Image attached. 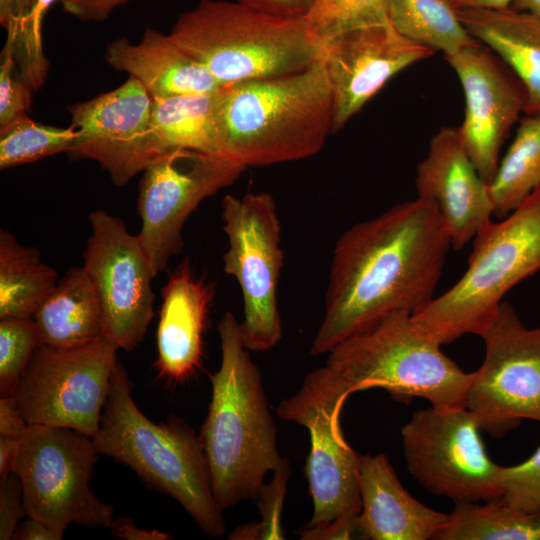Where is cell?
Wrapping results in <instances>:
<instances>
[{
    "instance_id": "1",
    "label": "cell",
    "mask_w": 540,
    "mask_h": 540,
    "mask_svg": "<svg viewBox=\"0 0 540 540\" xmlns=\"http://www.w3.org/2000/svg\"><path fill=\"white\" fill-rule=\"evenodd\" d=\"M450 248L435 204L419 197L351 226L333 249L309 354H325L393 312L421 311L434 298Z\"/></svg>"
},
{
    "instance_id": "2",
    "label": "cell",
    "mask_w": 540,
    "mask_h": 540,
    "mask_svg": "<svg viewBox=\"0 0 540 540\" xmlns=\"http://www.w3.org/2000/svg\"><path fill=\"white\" fill-rule=\"evenodd\" d=\"M440 346L411 313L393 312L332 347L325 364L280 402L276 414L296 423L316 409L341 411L350 394L373 387L399 400L421 397L436 407H466L474 372H464Z\"/></svg>"
},
{
    "instance_id": "3",
    "label": "cell",
    "mask_w": 540,
    "mask_h": 540,
    "mask_svg": "<svg viewBox=\"0 0 540 540\" xmlns=\"http://www.w3.org/2000/svg\"><path fill=\"white\" fill-rule=\"evenodd\" d=\"M217 330L221 363L210 376L211 401L199 437L214 497L224 511L255 500L266 474L283 457L261 373L244 346L240 322L228 311Z\"/></svg>"
},
{
    "instance_id": "4",
    "label": "cell",
    "mask_w": 540,
    "mask_h": 540,
    "mask_svg": "<svg viewBox=\"0 0 540 540\" xmlns=\"http://www.w3.org/2000/svg\"><path fill=\"white\" fill-rule=\"evenodd\" d=\"M333 113L323 59L296 73L224 86L221 154L246 168L309 158L333 133Z\"/></svg>"
},
{
    "instance_id": "5",
    "label": "cell",
    "mask_w": 540,
    "mask_h": 540,
    "mask_svg": "<svg viewBox=\"0 0 540 540\" xmlns=\"http://www.w3.org/2000/svg\"><path fill=\"white\" fill-rule=\"evenodd\" d=\"M92 439L98 454L130 467L150 487L177 500L203 532L224 536L223 510L213 494L199 435L176 417L159 424L148 419L136 405L119 361Z\"/></svg>"
},
{
    "instance_id": "6",
    "label": "cell",
    "mask_w": 540,
    "mask_h": 540,
    "mask_svg": "<svg viewBox=\"0 0 540 540\" xmlns=\"http://www.w3.org/2000/svg\"><path fill=\"white\" fill-rule=\"evenodd\" d=\"M169 36L221 87L296 73L323 58L305 18L275 17L237 1L202 0Z\"/></svg>"
},
{
    "instance_id": "7",
    "label": "cell",
    "mask_w": 540,
    "mask_h": 540,
    "mask_svg": "<svg viewBox=\"0 0 540 540\" xmlns=\"http://www.w3.org/2000/svg\"><path fill=\"white\" fill-rule=\"evenodd\" d=\"M499 220L474 237L461 278L412 315L441 345L465 334L480 336L504 295L540 270V188Z\"/></svg>"
},
{
    "instance_id": "8",
    "label": "cell",
    "mask_w": 540,
    "mask_h": 540,
    "mask_svg": "<svg viewBox=\"0 0 540 540\" xmlns=\"http://www.w3.org/2000/svg\"><path fill=\"white\" fill-rule=\"evenodd\" d=\"M97 455L91 437L66 427L29 425L20 439L13 473L26 515L58 540L70 524L109 528L114 519L112 506L89 485Z\"/></svg>"
},
{
    "instance_id": "9",
    "label": "cell",
    "mask_w": 540,
    "mask_h": 540,
    "mask_svg": "<svg viewBox=\"0 0 540 540\" xmlns=\"http://www.w3.org/2000/svg\"><path fill=\"white\" fill-rule=\"evenodd\" d=\"M221 217L228 241L224 272L236 279L242 293L244 346L270 350L283 335L277 293L284 260L276 202L267 192L228 194Z\"/></svg>"
},
{
    "instance_id": "10",
    "label": "cell",
    "mask_w": 540,
    "mask_h": 540,
    "mask_svg": "<svg viewBox=\"0 0 540 540\" xmlns=\"http://www.w3.org/2000/svg\"><path fill=\"white\" fill-rule=\"evenodd\" d=\"M118 347L106 336L85 345L38 344L13 398L29 425L98 432Z\"/></svg>"
},
{
    "instance_id": "11",
    "label": "cell",
    "mask_w": 540,
    "mask_h": 540,
    "mask_svg": "<svg viewBox=\"0 0 540 540\" xmlns=\"http://www.w3.org/2000/svg\"><path fill=\"white\" fill-rule=\"evenodd\" d=\"M466 407L415 412L402 427L407 467L428 492L457 502L501 498V466L488 456Z\"/></svg>"
},
{
    "instance_id": "12",
    "label": "cell",
    "mask_w": 540,
    "mask_h": 540,
    "mask_svg": "<svg viewBox=\"0 0 540 540\" xmlns=\"http://www.w3.org/2000/svg\"><path fill=\"white\" fill-rule=\"evenodd\" d=\"M480 337L485 357L466 398L480 430L502 436L523 419L540 422V327L527 328L502 301Z\"/></svg>"
},
{
    "instance_id": "13",
    "label": "cell",
    "mask_w": 540,
    "mask_h": 540,
    "mask_svg": "<svg viewBox=\"0 0 540 540\" xmlns=\"http://www.w3.org/2000/svg\"><path fill=\"white\" fill-rule=\"evenodd\" d=\"M245 169L220 155L181 149L143 170L137 204L142 224L136 237L155 277L181 252L183 226L191 213Z\"/></svg>"
},
{
    "instance_id": "14",
    "label": "cell",
    "mask_w": 540,
    "mask_h": 540,
    "mask_svg": "<svg viewBox=\"0 0 540 540\" xmlns=\"http://www.w3.org/2000/svg\"><path fill=\"white\" fill-rule=\"evenodd\" d=\"M91 235L83 267L100 301L105 336L130 351L143 339L153 317L155 276L136 236L103 210L89 214Z\"/></svg>"
},
{
    "instance_id": "15",
    "label": "cell",
    "mask_w": 540,
    "mask_h": 540,
    "mask_svg": "<svg viewBox=\"0 0 540 540\" xmlns=\"http://www.w3.org/2000/svg\"><path fill=\"white\" fill-rule=\"evenodd\" d=\"M465 95L464 120L457 127L461 143L479 174L490 183L509 132L525 111V89L507 64L478 42L444 56Z\"/></svg>"
},
{
    "instance_id": "16",
    "label": "cell",
    "mask_w": 540,
    "mask_h": 540,
    "mask_svg": "<svg viewBox=\"0 0 540 540\" xmlns=\"http://www.w3.org/2000/svg\"><path fill=\"white\" fill-rule=\"evenodd\" d=\"M152 98L129 77L119 87L68 107L79 137L67 153L90 159L108 172L117 186L127 184L152 162L148 130Z\"/></svg>"
},
{
    "instance_id": "17",
    "label": "cell",
    "mask_w": 540,
    "mask_h": 540,
    "mask_svg": "<svg viewBox=\"0 0 540 540\" xmlns=\"http://www.w3.org/2000/svg\"><path fill=\"white\" fill-rule=\"evenodd\" d=\"M390 23L354 29L323 43L338 132L398 72L434 54Z\"/></svg>"
},
{
    "instance_id": "18",
    "label": "cell",
    "mask_w": 540,
    "mask_h": 540,
    "mask_svg": "<svg viewBox=\"0 0 540 540\" xmlns=\"http://www.w3.org/2000/svg\"><path fill=\"white\" fill-rule=\"evenodd\" d=\"M417 197L433 202L450 239L462 249L494 216L487 182L464 149L457 127H442L417 165Z\"/></svg>"
},
{
    "instance_id": "19",
    "label": "cell",
    "mask_w": 540,
    "mask_h": 540,
    "mask_svg": "<svg viewBox=\"0 0 540 540\" xmlns=\"http://www.w3.org/2000/svg\"><path fill=\"white\" fill-rule=\"evenodd\" d=\"M341 411L317 409L297 424L310 433L306 476L313 515L305 527H315L361 512L358 470L360 455L347 443L340 425Z\"/></svg>"
},
{
    "instance_id": "20",
    "label": "cell",
    "mask_w": 540,
    "mask_h": 540,
    "mask_svg": "<svg viewBox=\"0 0 540 540\" xmlns=\"http://www.w3.org/2000/svg\"><path fill=\"white\" fill-rule=\"evenodd\" d=\"M213 295L212 285L196 275L188 258L170 274L162 290L157 329L155 366L162 377L184 381L200 366Z\"/></svg>"
},
{
    "instance_id": "21",
    "label": "cell",
    "mask_w": 540,
    "mask_h": 540,
    "mask_svg": "<svg viewBox=\"0 0 540 540\" xmlns=\"http://www.w3.org/2000/svg\"><path fill=\"white\" fill-rule=\"evenodd\" d=\"M358 482L362 539H433L447 519L448 514L423 505L405 490L382 453L360 455Z\"/></svg>"
},
{
    "instance_id": "22",
    "label": "cell",
    "mask_w": 540,
    "mask_h": 540,
    "mask_svg": "<svg viewBox=\"0 0 540 540\" xmlns=\"http://www.w3.org/2000/svg\"><path fill=\"white\" fill-rule=\"evenodd\" d=\"M104 59L113 69L138 80L152 99L213 93L222 88L169 34L150 27L138 43L126 37L108 43Z\"/></svg>"
},
{
    "instance_id": "23",
    "label": "cell",
    "mask_w": 540,
    "mask_h": 540,
    "mask_svg": "<svg viewBox=\"0 0 540 540\" xmlns=\"http://www.w3.org/2000/svg\"><path fill=\"white\" fill-rule=\"evenodd\" d=\"M466 30L514 72L526 94L524 114L540 113V18L508 9H462Z\"/></svg>"
},
{
    "instance_id": "24",
    "label": "cell",
    "mask_w": 540,
    "mask_h": 540,
    "mask_svg": "<svg viewBox=\"0 0 540 540\" xmlns=\"http://www.w3.org/2000/svg\"><path fill=\"white\" fill-rule=\"evenodd\" d=\"M39 344L70 348L105 336L104 316L84 267L69 269L32 317Z\"/></svg>"
},
{
    "instance_id": "25",
    "label": "cell",
    "mask_w": 540,
    "mask_h": 540,
    "mask_svg": "<svg viewBox=\"0 0 540 540\" xmlns=\"http://www.w3.org/2000/svg\"><path fill=\"white\" fill-rule=\"evenodd\" d=\"M219 90L152 99L148 130L152 162L181 149L222 156Z\"/></svg>"
},
{
    "instance_id": "26",
    "label": "cell",
    "mask_w": 540,
    "mask_h": 540,
    "mask_svg": "<svg viewBox=\"0 0 540 540\" xmlns=\"http://www.w3.org/2000/svg\"><path fill=\"white\" fill-rule=\"evenodd\" d=\"M57 284V272L37 249L0 231V319H30Z\"/></svg>"
},
{
    "instance_id": "27",
    "label": "cell",
    "mask_w": 540,
    "mask_h": 540,
    "mask_svg": "<svg viewBox=\"0 0 540 540\" xmlns=\"http://www.w3.org/2000/svg\"><path fill=\"white\" fill-rule=\"evenodd\" d=\"M489 186L497 219L506 217L540 188V113L520 118Z\"/></svg>"
},
{
    "instance_id": "28",
    "label": "cell",
    "mask_w": 540,
    "mask_h": 540,
    "mask_svg": "<svg viewBox=\"0 0 540 540\" xmlns=\"http://www.w3.org/2000/svg\"><path fill=\"white\" fill-rule=\"evenodd\" d=\"M437 540H540V512L517 510L503 499L457 502Z\"/></svg>"
},
{
    "instance_id": "29",
    "label": "cell",
    "mask_w": 540,
    "mask_h": 540,
    "mask_svg": "<svg viewBox=\"0 0 540 540\" xmlns=\"http://www.w3.org/2000/svg\"><path fill=\"white\" fill-rule=\"evenodd\" d=\"M389 23L406 38L449 56L478 43L447 0H384Z\"/></svg>"
},
{
    "instance_id": "30",
    "label": "cell",
    "mask_w": 540,
    "mask_h": 540,
    "mask_svg": "<svg viewBox=\"0 0 540 540\" xmlns=\"http://www.w3.org/2000/svg\"><path fill=\"white\" fill-rule=\"evenodd\" d=\"M59 0H18L14 15L7 27L4 49L15 61L24 81L34 92L46 82L49 61L44 54L42 27L45 15Z\"/></svg>"
},
{
    "instance_id": "31",
    "label": "cell",
    "mask_w": 540,
    "mask_h": 540,
    "mask_svg": "<svg viewBox=\"0 0 540 540\" xmlns=\"http://www.w3.org/2000/svg\"><path fill=\"white\" fill-rule=\"evenodd\" d=\"M78 137V131L72 126L60 128L42 124L22 113L0 126V169L68 153Z\"/></svg>"
},
{
    "instance_id": "32",
    "label": "cell",
    "mask_w": 540,
    "mask_h": 540,
    "mask_svg": "<svg viewBox=\"0 0 540 540\" xmlns=\"http://www.w3.org/2000/svg\"><path fill=\"white\" fill-rule=\"evenodd\" d=\"M305 20L322 44L354 29L389 23L384 0H314Z\"/></svg>"
},
{
    "instance_id": "33",
    "label": "cell",
    "mask_w": 540,
    "mask_h": 540,
    "mask_svg": "<svg viewBox=\"0 0 540 540\" xmlns=\"http://www.w3.org/2000/svg\"><path fill=\"white\" fill-rule=\"evenodd\" d=\"M39 341L32 318L0 319V394L12 396Z\"/></svg>"
},
{
    "instance_id": "34",
    "label": "cell",
    "mask_w": 540,
    "mask_h": 540,
    "mask_svg": "<svg viewBox=\"0 0 540 540\" xmlns=\"http://www.w3.org/2000/svg\"><path fill=\"white\" fill-rule=\"evenodd\" d=\"M270 483L263 484L257 497L260 521L248 523L236 528L228 537L233 540L284 539L281 526V511L290 475L287 458L273 470Z\"/></svg>"
},
{
    "instance_id": "35",
    "label": "cell",
    "mask_w": 540,
    "mask_h": 540,
    "mask_svg": "<svg viewBox=\"0 0 540 540\" xmlns=\"http://www.w3.org/2000/svg\"><path fill=\"white\" fill-rule=\"evenodd\" d=\"M501 499L511 507L527 512H540V446L524 462L502 467Z\"/></svg>"
},
{
    "instance_id": "36",
    "label": "cell",
    "mask_w": 540,
    "mask_h": 540,
    "mask_svg": "<svg viewBox=\"0 0 540 540\" xmlns=\"http://www.w3.org/2000/svg\"><path fill=\"white\" fill-rule=\"evenodd\" d=\"M33 92L20 75L12 54L3 48L0 64V126L27 113Z\"/></svg>"
},
{
    "instance_id": "37",
    "label": "cell",
    "mask_w": 540,
    "mask_h": 540,
    "mask_svg": "<svg viewBox=\"0 0 540 540\" xmlns=\"http://www.w3.org/2000/svg\"><path fill=\"white\" fill-rule=\"evenodd\" d=\"M26 514L22 487L12 473L0 481V539H12L19 520Z\"/></svg>"
},
{
    "instance_id": "38",
    "label": "cell",
    "mask_w": 540,
    "mask_h": 540,
    "mask_svg": "<svg viewBox=\"0 0 540 540\" xmlns=\"http://www.w3.org/2000/svg\"><path fill=\"white\" fill-rule=\"evenodd\" d=\"M129 0H59L62 10L83 22L104 21Z\"/></svg>"
},
{
    "instance_id": "39",
    "label": "cell",
    "mask_w": 540,
    "mask_h": 540,
    "mask_svg": "<svg viewBox=\"0 0 540 540\" xmlns=\"http://www.w3.org/2000/svg\"><path fill=\"white\" fill-rule=\"evenodd\" d=\"M299 536L302 540L362 539L358 516L339 518L315 527L304 526Z\"/></svg>"
},
{
    "instance_id": "40",
    "label": "cell",
    "mask_w": 540,
    "mask_h": 540,
    "mask_svg": "<svg viewBox=\"0 0 540 540\" xmlns=\"http://www.w3.org/2000/svg\"><path fill=\"white\" fill-rule=\"evenodd\" d=\"M256 11L286 19H302L309 13L314 0H237Z\"/></svg>"
},
{
    "instance_id": "41",
    "label": "cell",
    "mask_w": 540,
    "mask_h": 540,
    "mask_svg": "<svg viewBox=\"0 0 540 540\" xmlns=\"http://www.w3.org/2000/svg\"><path fill=\"white\" fill-rule=\"evenodd\" d=\"M29 424L22 416L13 396L0 399V436L21 438Z\"/></svg>"
},
{
    "instance_id": "42",
    "label": "cell",
    "mask_w": 540,
    "mask_h": 540,
    "mask_svg": "<svg viewBox=\"0 0 540 540\" xmlns=\"http://www.w3.org/2000/svg\"><path fill=\"white\" fill-rule=\"evenodd\" d=\"M112 536L125 540H169L172 535L158 529H146L137 527L134 522L126 517L114 518L110 527Z\"/></svg>"
},
{
    "instance_id": "43",
    "label": "cell",
    "mask_w": 540,
    "mask_h": 540,
    "mask_svg": "<svg viewBox=\"0 0 540 540\" xmlns=\"http://www.w3.org/2000/svg\"><path fill=\"white\" fill-rule=\"evenodd\" d=\"M15 540H58L54 532L43 522L29 517L20 523L14 531Z\"/></svg>"
},
{
    "instance_id": "44",
    "label": "cell",
    "mask_w": 540,
    "mask_h": 540,
    "mask_svg": "<svg viewBox=\"0 0 540 540\" xmlns=\"http://www.w3.org/2000/svg\"><path fill=\"white\" fill-rule=\"evenodd\" d=\"M21 438L0 436V481L13 473Z\"/></svg>"
},
{
    "instance_id": "45",
    "label": "cell",
    "mask_w": 540,
    "mask_h": 540,
    "mask_svg": "<svg viewBox=\"0 0 540 540\" xmlns=\"http://www.w3.org/2000/svg\"><path fill=\"white\" fill-rule=\"evenodd\" d=\"M457 11L462 9H508L513 0H447Z\"/></svg>"
},
{
    "instance_id": "46",
    "label": "cell",
    "mask_w": 540,
    "mask_h": 540,
    "mask_svg": "<svg viewBox=\"0 0 540 540\" xmlns=\"http://www.w3.org/2000/svg\"><path fill=\"white\" fill-rule=\"evenodd\" d=\"M18 0H0V24L6 30L14 15Z\"/></svg>"
},
{
    "instance_id": "47",
    "label": "cell",
    "mask_w": 540,
    "mask_h": 540,
    "mask_svg": "<svg viewBox=\"0 0 540 540\" xmlns=\"http://www.w3.org/2000/svg\"><path fill=\"white\" fill-rule=\"evenodd\" d=\"M511 9L540 18V0H513Z\"/></svg>"
}]
</instances>
